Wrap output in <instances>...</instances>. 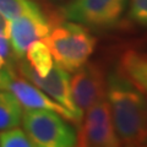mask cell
<instances>
[{"label": "cell", "instance_id": "cell-17", "mask_svg": "<svg viewBox=\"0 0 147 147\" xmlns=\"http://www.w3.org/2000/svg\"><path fill=\"white\" fill-rule=\"evenodd\" d=\"M7 28H9L7 21L5 20V17L0 13V36H6L7 37Z\"/></svg>", "mask_w": 147, "mask_h": 147}, {"label": "cell", "instance_id": "cell-5", "mask_svg": "<svg viewBox=\"0 0 147 147\" xmlns=\"http://www.w3.org/2000/svg\"><path fill=\"white\" fill-rule=\"evenodd\" d=\"M76 132L77 146L117 147L121 142L115 132L107 97L99 99L84 112Z\"/></svg>", "mask_w": 147, "mask_h": 147}, {"label": "cell", "instance_id": "cell-8", "mask_svg": "<svg viewBox=\"0 0 147 147\" xmlns=\"http://www.w3.org/2000/svg\"><path fill=\"white\" fill-rule=\"evenodd\" d=\"M70 91L75 105L82 113L105 97L107 81L103 70L96 63H85L70 77Z\"/></svg>", "mask_w": 147, "mask_h": 147}, {"label": "cell", "instance_id": "cell-15", "mask_svg": "<svg viewBox=\"0 0 147 147\" xmlns=\"http://www.w3.org/2000/svg\"><path fill=\"white\" fill-rule=\"evenodd\" d=\"M129 15L136 24L147 27V0H131Z\"/></svg>", "mask_w": 147, "mask_h": 147}, {"label": "cell", "instance_id": "cell-11", "mask_svg": "<svg viewBox=\"0 0 147 147\" xmlns=\"http://www.w3.org/2000/svg\"><path fill=\"white\" fill-rule=\"evenodd\" d=\"M22 107L10 91L0 90V131L18 126L22 120Z\"/></svg>", "mask_w": 147, "mask_h": 147}, {"label": "cell", "instance_id": "cell-16", "mask_svg": "<svg viewBox=\"0 0 147 147\" xmlns=\"http://www.w3.org/2000/svg\"><path fill=\"white\" fill-rule=\"evenodd\" d=\"M13 71L11 70V67H5L3 70H0V90H6L7 84L10 81Z\"/></svg>", "mask_w": 147, "mask_h": 147}, {"label": "cell", "instance_id": "cell-9", "mask_svg": "<svg viewBox=\"0 0 147 147\" xmlns=\"http://www.w3.org/2000/svg\"><path fill=\"white\" fill-rule=\"evenodd\" d=\"M6 90L10 91L15 96V98L18 100V103L21 104L22 108L50 110V112L60 114L66 120L76 124L75 117L66 108H64L58 102H55L53 98H50L48 94H45L42 90L34 86L32 82L20 79L15 74H12Z\"/></svg>", "mask_w": 147, "mask_h": 147}, {"label": "cell", "instance_id": "cell-10", "mask_svg": "<svg viewBox=\"0 0 147 147\" xmlns=\"http://www.w3.org/2000/svg\"><path fill=\"white\" fill-rule=\"evenodd\" d=\"M121 67L141 91L147 123V55L129 50L123 55Z\"/></svg>", "mask_w": 147, "mask_h": 147}, {"label": "cell", "instance_id": "cell-7", "mask_svg": "<svg viewBox=\"0 0 147 147\" xmlns=\"http://www.w3.org/2000/svg\"><path fill=\"white\" fill-rule=\"evenodd\" d=\"M7 38L13 57L22 59L28 45L37 39H43L50 31V22L40 7L7 21Z\"/></svg>", "mask_w": 147, "mask_h": 147}, {"label": "cell", "instance_id": "cell-12", "mask_svg": "<svg viewBox=\"0 0 147 147\" xmlns=\"http://www.w3.org/2000/svg\"><path fill=\"white\" fill-rule=\"evenodd\" d=\"M25 55L27 58V63L40 76L47 75L54 65L53 55L43 39H37L32 42L27 48Z\"/></svg>", "mask_w": 147, "mask_h": 147}, {"label": "cell", "instance_id": "cell-14", "mask_svg": "<svg viewBox=\"0 0 147 147\" xmlns=\"http://www.w3.org/2000/svg\"><path fill=\"white\" fill-rule=\"evenodd\" d=\"M0 146L1 147H32L34 146L26 131L17 126L0 131Z\"/></svg>", "mask_w": 147, "mask_h": 147}, {"label": "cell", "instance_id": "cell-3", "mask_svg": "<svg viewBox=\"0 0 147 147\" xmlns=\"http://www.w3.org/2000/svg\"><path fill=\"white\" fill-rule=\"evenodd\" d=\"M27 136L37 147L76 146V131L60 114L44 109H25L22 120Z\"/></svg>", "mask_w": 147, "mask_h": 147}, {"label": "cell", "instance_id": "cell-13", "mask_svg": "<svg viewBox=\"0 0 147 147\" xmlns=\"http://www.w3.org/2000/svg\"><path fill=\"white\" fill-rule=\"evenodd\" d=\"M38 7V4L33 0H0V13L6 21H11Z\"/></svg>", "mask_w": 147, "mask_h": 147}, {"label": "cell", "instance_id": "cell-18", "mask_svg": "<svg viewBox=\"0 0 147 147\" xmlns=\"http://www.w3.org/2000/svg\"><path fill=\"white\" fill-rule=\"evenodd\" d=\"M5 67H7L6 59L4 58V57H1V55H0V70H3V69H5Z\"/></svg>", "mask_w": 147, "mask_h": 147}, {"label": "cell", "instance_id": "cell-2", "mask_svg": "<svg viewBox=\"0 0 147 147\" xmlns=\"http://www.w3.org/2000/svg\"><path fill=\"white\" fill-rule=\"evenodd\" d=\"M43 40L49 47L55 64L69 72H74L87 63L97 43L85 26L69 20L50 26Z\"/></svg>", "mask_w": 147, "mask_h": 147}, {"label": "cell", "instance_id": "cell-6", "mask_svg": "<svg viewBox=\"0 0 147 147\" xmlns=\"http://www.w3.org/2000/svg\"><path fill=\"white\" fill-rule=\"evenodd\" d=\"M18 69L22 76L26 77L30 82H32L34 86L40 88L45 94H48L50 98H53L55 102H58L64 108H66L74 117H75L76 124L79 125L81 121L84 113L81 112L75 105L71 97V91H70V75L69 71L58 64H54L52 70H50L45 76L38 75L31 65L27 61H20Z\"/></svg>", "mask_w": 147, "mask_h": 147}, {"label": "cell", "instance_id": "cell-4", "mask_svg": "<svg viewBox=\"0 0 147 147\" xmlns=\"http://www.w3.org/2000/svg\"><path fill=\"white\" fill-rule=\"evenodd\" d=\"M127 0H71L61 7L65 20L93 27L110 28L121 18Z\"/></svg>", "mask_w": 147, "mask_h": 147}, {"label": "cell", "instance_id": "cell-1", "mask_svg": "<svg viewBox=\"0 0 147 147\" xmlns=\"http://www.w3.org/2000/svg\"><path fill=\"white\" fill-rule=\"evenodd\" d=\"M107 92L113 125L125 146L147 145V123L140 88L123 70H112L107 79Z\"/></svg>", "mask_w": 147, "mask_h": 147}]
</instances>
